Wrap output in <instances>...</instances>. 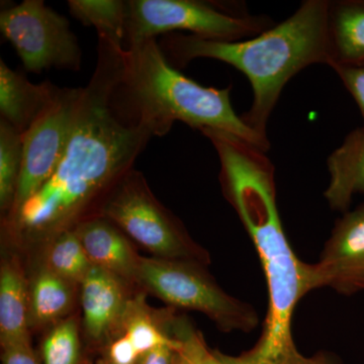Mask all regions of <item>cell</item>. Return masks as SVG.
Instances as JSON below:
<instances>
[{
	"instance_id": "16",
	"label": "cell",
	"mask_w": 364,
	"mask_h": 364,
	"mask_svg": "<svg viewBox=\"0 0 364 364\" xmlns=\"http://www.w3.org/2000/svg\"><path fill=\"white\" fill-rule=\"evenodd\" d=\"M328 31V66H364V0L329 1Z\"/></svg>"
},
{
	"instance_id": "11",
	"label": "cell",
	"mask_w": 364,
	"mask_h": 364,
	"mask_svg": "<svg viewBox=\"0 0 364 364\" xmlns=\"http://www.w3.org/2000/svg\"><path fill=\"white\" fill-rule=\"evenodd\" d=\"M123 280L92 267L80 284L83 337L88 350L100 354L122 333L132 296Z\"/></svg>"
},
{
	"instance_id": "7",
	"label": "cell",
	"mask_w": 364,
	"mask_h": 364,
	"mask_svg": "<svg viewBox=\"0 0 364 364\" xmlns=\"http://www.w3.org/2000/svg\"><path fill=\"white\" fill-rule=\"evenodd\" d=\"M97 217L116 225L127 236L163 259L208 262V254L188 236L176 215L155 198L145 177L133 169L102 203Z\"/></svg>"
},
{
	"instance_id": "24",
	"label": "cell",
	"mask_w": 364,
	"mask_h": 364,
	"mask_svg": "<svg viewBox=\"0 0 364 364\" xmlns=\"http://www.w3.org/2000/svg\"><path fill=\"white\" fill-rule=\"evenodd\" d=\"M331 68L355 100L364 121V66H333Z\"/></svg>"
},
{
	"instance_id": "13",
	"label": "cell",
	"mask_w": 364,
	"mask_h": 364,
	"mask_svg": "<svg viewBox=\"0 0 364 364\" xmlns=\"http://www.w3.org/2000/svg\"><path fill=\"white\" fill-rule=\"evenodd\" d=\"M61 88L52 83L33 85L20 72L14 71L0 60V112L20 133L31 126L55 102Z\"/></svg>"
},
{
	"instance_id": "12",
	"label": "cell",
	"mask_w": 364,
	"mask_h": 364,
	"mask_svg": "<svg viewBox=\"0 0 364 364\" xmlns=\"http://www.w3.org/2000/svg\"><path fill=\"white\" fill-rule=\"evenodd\" d=\"M92 267L111 273L127 284H135L140 256L126 234L102 217L85 220L74 228Z\"/></svg>"
},
{
	"instance_id": "3",
	"label": "cell",
	"mask_w": 364,
	"mask_h": 364,
	"mask_svg": "<svg viewBox=\"0 0 364 364\" xmlns=\"http://www.w3.org/2000/svg\"><path fill=\"white\" fill-rule=\"evenodd\" d=\"M328 18V0H306L287 20L250 39L223 42L176 33L163 38L160 47L173 66L210 58L242 72L253 90L252 105L242 119L267 139L268 119L287 83L306 67L329 65Z\"/></svg>"
},
{
	"instance_id": "8",
	"label": "cell",
	"mask_w": 364,
	"mask_h": 364,
	"mask_svg": "<svg viewBox=\"0 0 364 364\" xmlns=\"http://www.w3.org/2000/svg\"><path fill=\"white\" fill-rule=\"evenodd\" d=\"M0 28L28 72L80 69L82 52L70 23L43 0H25L4 9Z\"/></svg>"
},
{
	"instance_id": "20",
	"label": "cell",
	"mask_w": 364,
	"mask_h": 364,
	"mask_svg": "<svg viewBox=\"0 0 364 364\" xmlns=\"http://www.w3.org/2000/svg\"><path fill=\"white\" fill-rule=\"evenodd\" d=\"M46 247L43 267L80 286L92 264L74 229L55 237Z\"/></svg>"
},
{
	"instance_id": "15",
	"label": "cell",
	"mask_w": 364,
	"mask_h": 364,
	"mask_svg": "<svg viewBox=\"0 0 364 364\" xmlns=\"http://www.w3.org/2000/svg\"><path fill=\"white\" fill-rule=\"evenodd\" d=\"M329 186L324 196L333 210L345 212L356 193H364V128L346 136L327 160Z\"/></svg>"
},
{
	"instance_id": "10",
	"label": "cell",
	"mask_w": 364,
	"mask_h": 364,
	"mask_svg": "<svg viewBox=\"0 0 364 364\" xmlns=\"http://www.w3.org/2000/svg\"><path fill=\"white\" fill-rule=\"evenodd\" d=\"M330 287L344 294L364 291V205L335 225L320 260L311 264V287Z\"/></svg>"
},
{
	"instance_id": "5",
	"label": "cell",
	"mask_w": 364,
	"mask_h": 364,
	"mask_svg": "<svg viewBox=\"0 0 364 364\" xmlns=\"http://www.w3.org/2000/svg\"><path fill=\"white\" fill-rule=\"evenodd\" d=\"M273 26L267 16H252L229 4L200 0H130L126 1L124 48L176 31H186L202 39L238 42Z\"/></svg>"
},
{
	"instance_id": "4",
	"label": "cell",
	"mask_w": 364,
	"mask_h": 364,
	"mask_svg": "<svg viewBox=\"0 0 364 364\" xmlns=\"http://www.w3.org/2000/svg\"><path fill=\"white\" fill-rule=\"evenodd\" d=\"M232 86L207 87L177 70L156 39L119 50L112 102L126 119L143 124L154 136L167 135L176 122L200 132L213 129L231 134L267 151L268 139L244 123L231 102Z\"/></svg>"
},
{
	"instance_id": "27",
	"label": "cell",
	"mask_w": 364,
	"mask_h": 364,
	"mask_svg": "<svg viewBox=\"0 0 364 364\" xmlns=\"http://www.w3.org/2000/svg\"><path fill=\"white\" fill-rule=\"evenodd\" d=\"M173 364H196L195 359L191 358V354L183 348L181 342V346L177 349V353Z\"/></svg>"
},
{
	"instance_id": "9",
	"label": "cell",
	"mask_w": 364,
	"mask_h": 364,
	"mask_svg": "<svg viewBox=\"0 0 364 364\" xmlns=\"http://www.w3.org/2000/svg\"><path fill=\"white\" fill-rule=\"evenodd\" d=\"M82 91L83 87L61 88L55 102L23 134L20 181L13 208L4 220L16 215L59 166L70 140Z\"/></svg>"
},
{
	"instance_id": "25",
	"label": "cell",
	"mask_w": 364,
	"mask_h": 364,
	"mask_svg": "<svg viewBox=\"0 0 364 364\" xmlns=\"http://www.w3.org/2000/svg\"><path fill=\"white\" fill-rule=\"evenodd\" d=\"M2 364H41L32 345L16 344L1 347Z\"/></svg>"
},
{
	"instance_id": "21",
	"label": "cell",
	"mask_w": 364,
	"mask_h": 364,
	"mask_svg": "<svg viewBox=\"0 0 364 364\" xmlns=\"http://www.w3.org/2000/svg\"><path fill=\"white\" fill-rule=\"evenodd\" d=\"M23 134L0 119V208L4 218L11 213L23 165Z\"/></svg>"
},
{
	"instance_id": "2",
	"label": "cell",
	"mask_w": 364,
	"mask_h": 364,
	"mask_svg": "<svg viewBox=\"0 0 364 364\" xmlns=\"http://www.w3.org/2000/svg\"><path fill=\"white\" fill-rule=\"evenodd\" d=\"M219 156L220 181L228 202L259 254L268 289V310L260 338L239 355L218 351L225 364H312L294 343L291 323L299 299L312 291L311 264L301 262L287 241L277 208L274 166L267 151L225 132L203 131Z\"/></svg>"
},
{
	"instance_id": "18",
	"label": "cell",
	"mask_w": 364,
	"mask_h": 364,
	"mask_svg": "<svg viewBox=\"0 0 364 364\" xmlns=\"http://www.w3.org/2000/svg\"><path fill=\"white\" fill-rule=\"evenodd\" d=\"M83 340L75 316L52 325L41 341V364H95Z\"/></svg>"
},
{
	"instance_id": "6",
	"label": "cell",
	"mask_w": 364,
	"mask_h": 364,
	"mask_svg": "<svg viewBox=\"0 0 364 364\" xmlns=\"http://www.w3.org/2000/svg\"><path fill=\"white\" fill-rule=\"evenodd\" d=\"M135 284L174 308L205 314L225 332H251L259 324L252 306L225 293L202 263L139 258Z\"/></svg>"
},
{
	"instance_id": "14",
	"label": "cell",
	"mask_w": 364,
	"mask_h": 364,
	"mask_svg": "<svg viewBox=\"0 0 364 364\" xmlns=\"http://www.w3.org/2000/svg\"><path fill=\"white\" fill-rule=\"evenodd\" d=\"M28 282L16 258H6L0 267V343L30 344Z\"/></svg>"
},
{
	"instance_id": "26",
	"label": "cell",
	"mask_w": 364,
	"mask_h": 364,
	"mask_svg": "<svg viewBox=\"0 0 364 364\" xmlns=\"http://www.w3.org/2000/svg\"><path fill=\"white\" fill-rule=\"evenodd\" d=\"M179 346L163 345V346L157 347V348L143 354L136 364H173Z\"/></svg>"
},
{
	"instance_id": "22",
	"label": "cell",
	"mask_w": 364,
	"mask_h": 364,
	"mask_svg": "<svg viewBox=\"0 0 364 364\" xmlns=\"http://www.w3.org/2000/svg\"><path fill=\"white\" fill-rule=\"evenodd\" d=\"M176 338L181 342L182 346L193 356L198 364H225L217 350L208 348L202 334L191 328L186 320H182L177 325ZM312 364H341L338 358L330 352L320 351L313 355Z\"/></svg>"
},
{
	"instance_id": "19",
	"label": "cell",
	"mask_w": 364,
	"mask_h": 364,
	"mask_svg": "<svg viewBox=\"0 0 364 364\" xmlns=\"http://www.w3.org/2000/svg\"><path fill=\"white\" fill-rule=\"evenodd\" d=\"M68 9L76 20L95 26L98 39L124 47L126 1L122 0H69Z\"/></svg>"
},
{
	"instance_id": "1",
	"label": "cell",
	"mask_w": 364,
	"mask_h": 364,
	"mask_svg": "<svg viewBox=\"0 0 364 364\" xmlns=\"http://www.w3.org/2000/svg\"><path fill=\"white\" fill-rule=\"evenodd\" d=\"M122 48V47H121ZM98 39L97 64L83 87L63 159L44 186L4 225L16 238L48 243L97 217L107 196L147 147L152 131L126 119L112 102L117 53Z\"/></svg>"
},
{
	"instance_id": "23",
	"label": "cell",
	"mask_w": 364,
	"mask_h": 364,
	"mask_svg": "<svg viewBox=\"0 0 364 364\" xmlns=\"http://www.w3.org/2000/svg\"><path fill=\"white\" fill-rule=\"evenodd\" d=\"M141 356L129 337L122 333L98 354L95 364H136Z\"/></svg>"
},
{
	"instance_id": "17",
	"label": "cell",
	"mask_w": 364,
	"mask_h": 364,
	"mask_svg": "<svg viewBox=\"0 0 364 364\" xmlns=\"http://www.w3.org/2000/svg\"><path fill=\"white\" fill-rule=\"evenodd\" d=\"M41 267L28 284L30 327L52 326L69 317L76 301V287Z\"/></svg>"
}]
</instances>
